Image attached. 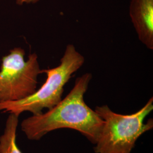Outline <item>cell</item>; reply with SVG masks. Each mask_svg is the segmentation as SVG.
<instances>
[{"label": "cell", "mask_w": 153, "mask_h": 153, "mask_svg": "<svg viewBox=\"0 0 153 153\" xmlns=\"http://www.w3.org/2000/svg\"><path fill=\"white\" fill-rule=\"evenodd\" d=\"M91 79L92 74L89 73L77 78L70 93L54 107L23 121L21 129L28 139L39 140L50 131L69 128L79 131L95 144L104 121L84 100Z\"/></svg>", "instance_id": "cell-1"}, {"label": "cell", "mask_w": 153, "mask_h": 153, "mask_svg": "<svg viewBox=\"0 0 153 153\" xmlns=\"http://www.w3.org/2000/svg\"><path fill=\"white\" fill-rule=\"evenodd\" d=\"M85 61V57L74 45H67L59 65L42 70V73L47 74V79L41 88L21 100L0 103V111L19 116L25 112L39 115L44 109L52 108L62 100L64 86Z\"/></svg>", "instance_id": "cell-2"}, {"label": "cell", "mask_w": 153, "mask_h": 153, "mask_svg": "<svg viewBox=\"0 0 153 153\" xmlns=\"http://www.w3.org/2000/svg\"><path fill=\"white\" fill-rule=\"evenodd\" d=\"M153 109V98L136 112L121 115L113 112L108 105L96 107L95 111L104 124L94 148L96 153H131L138 138L153 128V119L146 124L145 118Z\"/></svg>", "instance_id": "cell-3"}, {"label": "cell", "mask_w": 153, "mask_h": 153, "mask_svg": "<svg viewBox=\"0 0 153 153\" xmlns=\"http://www.w3.org/2000/svg\"><path fill=\"white\" fill-rule=\"evenodd\" d=\"M21 47L11 49L3 56L0 67V103L25 98L37 90L38 78L42 73L38 56L33 53L25 60Z\"/></svg>", "instance_id": "cell-4"}, {"label": "cell", "mask_w": 153, "mask_h": 153, "mask_svg": "<svg viewBox=\"0 0 153 153\" xmlns=\"http://www.w3.org/2000/svg\"><path fill=\"white\" fill-rule=\"evenodd\" d=\"M129 16L138 38L153 49V0H131Z\"/></svg>", "instance_id": "cell-5"}, {"label": "cell", "mask_w": 153, "mask_h": 153, "mask_svg": "<svg viewBox=\"0 0 153 153\" xmlns=\"http://www.w3.org/2000/svg\"><path fill=\"white\" fill-rule=\"evenodd\" d=\"M19 116L9 114L3 134L0 136V153H22L16 142Z\"/></svg>", "instance_id": "cell-6"}, {"label": "cell", "mask_w": 153, "mask_h": 153, "mask_svg": "<svg viewBox=\"0 0 153 153\" xmlns=\"http://www.w3.org/2000/svg\"><path fill=\"white\" fill-rule=\"evenodd\" d=\"M16 4L19 5H23L25 4H35L39 2L40 0H16Z\"/></svg>", "instance_id": "cell-7"}]
</instances>
